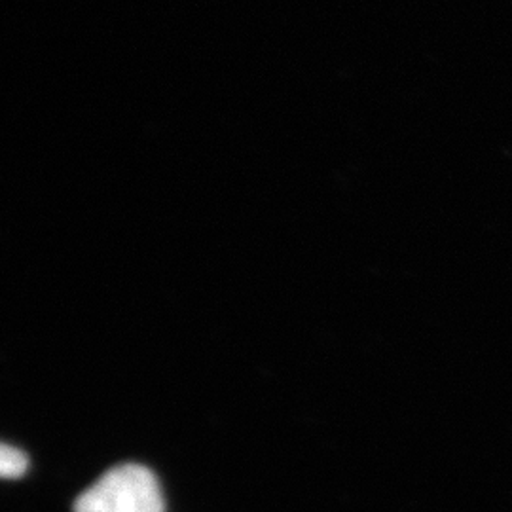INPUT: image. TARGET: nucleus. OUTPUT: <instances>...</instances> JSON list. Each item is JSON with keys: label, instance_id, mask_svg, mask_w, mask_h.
I'll return each mask as SVG.
<instances>
[{"label": "nucleus", "instance_id": "nucleus-2", "mask_svg": "<svg viewBox=\"0 0 512 512\" xmlns=\"http://www.w3.org/2000/svg\"><path fill=\"white\" fill-rule=\"evenodd\" d=\"M27 467H29V459L21 450L8 444L0 448V473L4 478L8 480L19 478L27 473Z\"/></svg>", "mask_w": 512, "mask_h": 512}, {"label": "nucleus", "instance_id": "nucleus-1", "mask_svg": "<svg viewBox=\"0 0 512 512\" xmlns=\"http://www.w3.org/2000/svg\"><path fill=\"white\" fill-rule=\"evenodd\" d=\"M164 511V495L158 478L137 463L110 469L74 503V512Z\"/></svg>", "mask_w": 512, "mask_h": 512}]
</instances>
